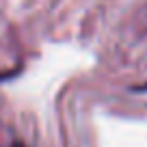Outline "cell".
<instances>
[{"label": "cell", "mask_w": 147, "mask_h": 147, "mask_svg": "<svg viewBox=\"0 0 147 147\" xmlns=\"http://www.w3.org/2000/svg\"><path fill=\"white\" fill-rule=\"evenodd\" d=\"M136 91H147V82H145V84H143V87H138V89H136Z\"/></svg>", "instance_id": "cell-1"}, {"label": "cell", "mask_w": 147, "mask_h": 147, "mask_svg": "<svg viewBox=\"0 0 147 147\" xmlns=\"http://www.w3.org/2000/svg\"><path fill=\"white\" fill-rule=\"evenodd\" d=\"M11 147H24V145H22V143H13Z\"/></svg>", "instance_id": "cell-2"}, {"label": "cell", "mask_w": 147, "mask_h": 147, "mask_svg": "<svg viewBox=\"0 0 147 147\" xmlns=\"http://www.w3.org/2000/svg\"><path fill=\"white\" fill-rule=\"evenodd\" d=\"M9 76H11V74H5V76H0V78H9Z\"/></svg>", "instance_id": "cell-3"}]
</instances>
